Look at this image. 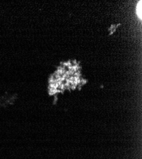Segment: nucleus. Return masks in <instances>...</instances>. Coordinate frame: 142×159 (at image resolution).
I'll list each match as a JSON object with an SVG mask.
<instances>
[{"label":"nucleus","mask_w":142,"mask_h":159,"mask_svg":"<svg viewBox=\"0 0 142 159\" xmlns=\"http://www.w3.org/2000/svg\"><path fill=\"white\" fill-rule=\"evenodd\" d=\"M136 11H137L138 17L140 18V19H141V1L139 2V4H138Z\"/></svg>","instance_id":"obj_1"}]
</instances>
